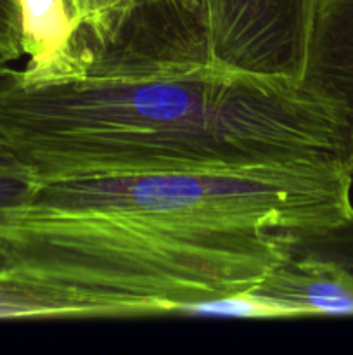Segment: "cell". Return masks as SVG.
<instances>
[{"label":"cell","mask_w":353,"mask_h":355,"mask_svg":"<svg viewBox=\"0 0 353 355\" xmlns=\"http://www.w3.org/2000/svg\"><path fill=\"white\" fill-rule=\"evenodd\" d=\"M352 184L345 163L40 180L0 210V253L97 319L176 315L251 291L293 241L352 222Z\"/></svg>","instance_id":"cell-1"},{"label":"cell","mask_w":353,"mask_h":355,"mask_svg":"<svg viewBox=\"0 0 353 355\" xmlns=\"http://www.w3.org/2000/svg\"><path fill=\"white\" fill-rule=\"evenodd\" d=\"M0 149L31 182L345 163L331 113L300 83L220 64L142 78L9 68L0 78Z\"/></svg>","instance_id":"cell-2"},{"label":"cell","mask_w":353,"mask_h":355,"mask_svg":"<svg viewBox=\"0 0 353 355\" xmlns=\"http://www.w3.org/2000/svg\"><path fill=\"white\" fill-rule=\"evenodd\" d=\"M71 75L142 78L215 64L201 0H62Z\"/></svg>","instance_id":"cell-3"},{"label":"cell","mask_w":353,"mask_h":355,"mask_svg":"<svg viewBox=\"0 0 353 355\" xmlns=\"http://www.w3.org/2000/svg\"><path fill=\"white\" fill-rule=\"evenodd\" d=\"M215 64L300 82L315 0H201Z\"/></svg>","instance_id":"cell-4"},{"label":"cell","mask_w":353,"mask_h":355,"mask_svg":"<svg viewBox=\"0 0 353 355\" xmlns=\"http://www.w3.org/2000/svg\"><path fill=\"white\" fill-rule=\"evenodd\" d=\"M300 87L331 113L353 173V0H315Z\"/></svg>","instance_id":"cell-5"},{"label":"cell","mask_w":353,"mask_h":355,"mask_svg":"<svg viewBox=\"0 0 353 355\" xmlns=\"http://www.w3.org/2000/svg\"><path fill=\"white\" fill-rule=\"evenodd\" d=\"M251 293L282 309L287 318H353L352 274L294 248Z\"/></svg>","instance_id":"cell-6"},{"label":"cell","mask_w":353,"mask_h":355,"mask_svg":"<svg viewBox=\"0 0 353 355\" xmlns=\"http://www.w3.org/2000/svg\"><path fill=\"white\" fill-rule=\"evenodd\" d=\"M19 7L23 51L30 61L23 71L31 76L71 75L68 45L71 21L62 0H16Z\"/></svg>","instance_id":"cell-7"},{"label":"cell","mask_w":353,"mask_h":355,"mask_svg":"<svg viewBox=\"0 0 353 355\" xmlns=\"http://www.w3.org/2000/svg\"><path fill=\"white\" fill-rule=\"evenodd\" d=\"M0 319H97L69 293L17 270L0 269Z\"/></svg>","instance_id":"cell-8"},{"label":"cell","mask_w":353,"mask_h":355,"mask_svg":"<svg viewBox=\"0 0 353 355\" xmlns=\"http://www.w3.org/2000/svg\"><path fill=\"white\" fill-rule=\"evenodd\" d=\"M176 315H203V318H248V319H286L287 314L277 305L262 300L251 291L225 295L211 300L185 305Z\"/></svg>","instance_id":"cell-9"},{"label":"cell","mask_w":353,"mask_h":355,"mask_svg":"<svg viewBox=\"0 0 353 355\" xmlns=\"http://www.w3.org/2000/svg\"><path fill=\"white\" fill-rule=\"evenodd\" d=\"M291 248L331 260L353 276V220L327 231L303 236L293 241Z\"/></svg>","instance_id":"cell-10"},{"label":"cell","mask_w":353,"mask_h":355,"mask_svg":"<svg viewBox=\"0 0 353 355\" xmlns=\"http://www.w3.org/2000/svg\"><path fill=\"white\" fill-rule=\"evenodd\" d=\"M23 54L19 7L16 0H0V66H9Z\"/></svg>","instance_id":"cell-11"},{"label":"cell","mask_w":353,"mask_h":355,"mask_svg":"<svg viewBox=\"0 0 353 355\" xmlns=\"http://www.w3.org/2000/svg\"><path fill=\"white\" fill-rule=\"evenodd\" d=\"M30 187V177L3 149H0V210L23 200Z\"/></svg>","instance_id":"cell-12"},{"label":"cell","mask_w":353,"mask_h":355,"mask_svg":"<svg viewBox=\"0 0 353 355\" xmlns=\"http://www.w3.org/2000/svg\"><path fill=\"white\" fill-rule=\"evenodd\" d=\"M9 68H10V66H0V78H2V76L6 75V71H7V69H9Z\"/></svg>","instance_id":"cell-13"},{"label":"cell","mask_w":353,"mask_h":355,"mask_svg":"<svg viewBox=\"0 0 353 355\" xmlns=\"http://www.w3.org/2000/svg\"><path fill=\"white\" fill-rule=\"evenodd\" d=\"M0 269H6V260H3L2 253H0Z\"/></svg>","instance_id":"cell-14"}]
</instances>
